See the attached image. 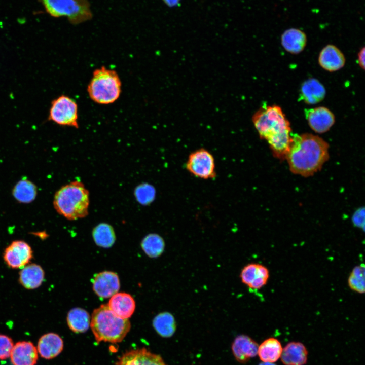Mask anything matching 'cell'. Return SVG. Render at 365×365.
Listing matches in <instances>:
<instances>
[{
	"label": "cell",
	"mask_w": 365,
	"mask_h": 365,
	"mask_svg": "<svg viewBox=\"0 0 365 365\" xmlns=\"http://www.w3.org/2000/svg\"><path fill=\"white\" fill-rule=\"evenodd\" d=\"M252 122L260 138L267 141L273 155L280 160L285 159L293 134L281 108L276 105L262 106L253 116Z\"/></svg>",
	"instance_id": "obj_1"
},
{
	"label": "cell",
	"mask_w": 365,
	"mask_h": 365,
	"mask_svg": "<svg viewBox=\"0 0 365 365\" xmlns=\"http://www.w3.org/2000/svg\"><path fill=\"white\" fill-rule=\"evenodd\" d=\"M328 143L317 135L293 134L292 143L285 158L290 170L304 177L312 175L328 160Z\"/></svg>",
	"instance_id": "obj_2"
},
{
	"label": "cell",
	"mask_w": 365,
	"mask_h": 365,
	"mask_svg": "<svg viewBox=\"0 0 365 365\" xmlns=\"http://www.w3.org/2000/svg\"><path fill=\"white\" fill-rule=\"evenodd\" d=\"M89 193L81 181L64 185L55 194L53 205L56 211L69 220H76L88 214Z\"/></svg>",
	"instance_id": "obj_3"
},
{
	"label": "cell",
	"mask_w": 365,
	"mask_h": 365,
	"mask_svg": "<svg viewBox=\"0 0 365 365\" xmlns=\"http://www.w3.org/2000/svg\"><path fill=\"white\" fill-rule=\"evenodd\" d=\"M90 325L97 342L113 343L121 342L131 327L128 319L116 315L107 304H102L94 309Z\"/></svg>",
	"instance_id": "obj_4"
},
{
	"label": "cell",
	"mask_w": 365,
	"mask_h": 365,
	"mask_svg": "<svg viewBox=\"0 0 365 365\" xmlns=\"http://www.w3.org/2000/svg\"><path fill=\"white\" fill-rule=\"evenodd\" d=\"M87 90L89 97L94 102L111 104L120 97L121 81L115 70L102 66L93 71Z\"/></svg>",
	"instance_id": "obj_5"
},
{
	"label": "cell",
	"mask_w": 365,
	"mask_h": 365,
	"mask_svg": "<svg viewBox=\"0 0 365 365\" xmlns=\"http://www.w3.org/2000/svg\"><path fill=\"white\" fill-rule=\"evenodd\" d=\"M47 11L52 16L66 17L73 24L92 19L93 14L88 0H42Z\"/></svg>",
	"instance_id": "obj_6"
},
{
	"label": "cell",
	"mask_w": 365,
	"mask_h": 365,
	"mask_svg": "<svg viewBox=\"0 0 365 365\" xmlns=\"http://www.w3.org/2000/svg\"><path fill=\"white\" fill-rule=\"evenodd\" d=\"M78 106L70 97L61 95L53 100L49 110L48 120L63 126L79 128Z\"/></svg>",
	"instance_id": "obj_7"
},
{
	"label": "cell",
	"mask_w": 365,
	"mask_h": 365,
	"mask_svg": "<svg viewBox=\"0 0 365 365\" xmlns=\"http://www.w3.org/2000/svg\"><path fill=\"white\" fill-rule=\"evenodd\" d=\"M186 167L191 174L201 179H212L216 175L214 158L210 152L203 148L189 155Z\"/></svg>",
	"instance_id": "obj_8"
},
{
	"label": "cell",
	"mask_w": 365,
	"mask_h": 365,
	"mask_svg": "<svg viewBox=\"0 0 365 365\" xmlns=\"http://www.w3.org/2000/svg\"><path fill=\"white\" fill-rule=\"evenodd\" d=\"M33 257L30 246L22 240L13 241L5 250L3 258L6 264L13 269L22 268Z\"/></svg>",
	"instance_id": "obj_9"
},
{
	"label": "cell",
	"mask_w": 365,
	"mask_h": 365,
	"mask_svg": "<svg viewBox=\"0 0 365 365\" xmlns=\"http://www.w3.org/2000/svg\"><path fill=\"white\" fill-rule=\"evenodd\" d=\"M270 276L268 269L262 264L249 263L241 270L240 278L241 282L249 288L259 289L267 283Z\"/></svg>",
	"instance_id": "obj_10"
},
{
	"label": "cell",
	"mask_w": 365,
	"mask_h": 365,
	"mask_svg": "<svg viewBox=\"0 0 365 365\" xmlns=\"http://www.w3.org/2000/svg\"><path fill=\"white\" fill-rule=\"evenodd\" d=\"M93 289L101 298H108L116 294L120 288L118 275L113 272L105 271L94 275L92 279Z\"/></svg>",
	"instance_id": "obj_11"
},
{
	"label": "cell",
	"mask_w": 365,
	"mask_h": 365,
	"mask_svg": "<svg viewBox=\"0 0 365 365\" xmlns=\"http://www.w3.org/2000/svg\"><path fill=\"white\" fill-rule=\"evenodd\" d=\"M305 113L310 127L316 133L326 132L335 122L334 114L324 106L306 110Z\"/></svg>",
	"instance_id": "obj_12"
},
{
	"label": "cell",
	"mask_w": 365,
	"mask_h": 365,
	"mask_svg": "<svg viewBox=\"0 0 365 365\" xmlns=\"http://www.w3.org/2000/svg\"><path fill=\"white\" fill-rule=\"evenodd\" d=\"M116 365H167L157 354L143 348L131 350L119 358Z\"/></svg>",
	"instance_id": "obj_13"
},
{
	"label": "cell",
	"mask_w": 365,
	"mask_h": 365,
	"mask_svg": "<svg viewBox=\"0 0 365 365\" xmlns=\"http://www.w3.org/2000/svg\"><path fill=\"white\" fill-rule=\"evenodd\" d=\"M258 347V344L250 337L241 335L234 339L232 351L236 360L244 363L257 355Z\"/></svg>",
	"instance_id": "obj_14"
},
{
	"label": "cell",
	"mask_w": 365,
	"mask_h": 365,
	"mask_svg": "<svg viewBox=\"0 0 365 365\" xmlns=\"http://www.w3.org/2000/svg\"><path fill=\"white\" fill-rule=\"evenodd\" d=\"M10 358L13 365H35L38 351L31 342H18L13 346Z\"/></svg>",
	"instance_id": "obj_15"
},
{
	"label": "cell",
	"mask_w": 365,
	"mask_h": 365,
	"mask_svg": "<svg viewBox=\"0 0 365 365\" xmlns=\"http://www.w3.org/2000/svg\"><path fill=\"white\" fill-rule=\"evenodd\" d=\"M318 63L324 69L330 72L341 69L345 64V58L343 53L336 46L329 44L320 51Z\"/></svg>",
	"instance_id": "obj_16"
},
{
	"label": "cell",
	"mask_w": 365,
	"mask_h": 365,
	"mask_svg": "<svg viewBox=\"0 0 365 365\" xmlns=\"http://www.w3.org/2000/svg\"><path fill=\"white\" fill-rule=\"evenodd\" d=\"M107 305L116 315L123 319L130 317L135 309L133 298L125 293H117L112 296Z\"/></svg>",
	"instance_id": "obj_17"
},
{
	"label": "cell",
	"mask_w": 365,
	"mask_h": 365,
	"mask_svg": "<svg viewBox=\"0 0 365 365\" xmlns=\"http://www.w3.org/2000/svg\"><path fill=\"white\" fill-rule=\"evenodd\" d=\"M308 355V350L303 343L293 341L283 348L280 358L284 365H305Z\"/></svg>",
	"instance_id": "obj_18"
},
{
	"label": "cell",
	"mask_w": 365,
	"mask_h": 365,
	"mask_svg": "<svg viewBox=\"0 0 365 365\" xmlns=\"http://www.w3.org/2000/svg\"><path fill=\"white\" fill-rule=\"evenodd\" d=\"M325 94L324 86L317 79L309 78L302 84L299 97L307 104H315L321 102Z\"/></svg>",
	"instance_id": "obj_19"
},
{
	"label": "cell",
	"mask_w": 365,
	"mask_h": 365,
	"mask_svg": "<svg viewBox=\"0 0 365 365\" xmlns=\"http://www.w3.org/2000/svg\"><path fill=\"white\" fill-rule=\"evenodd\" d=\"M63 342L61 338L54 333L43 335L38 343V351L44 358L50 359L59 354L63 350Z\"/></svg>",
	"instance_id": "obj_20"
},
{
	"label": "cell",
	"mask_w": 365,
	"mask_h": 365,
	"mask_svg": "<svg viewBox=\"0 0 365 365\" xmlns=\"http://www.w3.org/2000/svg\"><path fill=\"white\" fill-rule=\"evenodd\" d=\"M307 41L305 33L296 28L285 30L281 36V43L283 48L294 54H299L304 49Z\"/></svg>",
	"instance_id": "obj_21"
},
{
	"label": "cell",
	"mask_w": 365,
	"mask_h": 365,
	"mask_svg": "<svg viewBox=\"0 0 365 365\" xmlns=\"http://www.w3.org/2000/svg\"><path fill=\"white\" fill-rule=\"evenodd\" d=\"M44 277V271L41 266L33 263L22 268L19 272V281L24 288L33 289L42 284Z\"/></svg>",
	"instance_id": "obj_22"
},
{
	"label": "cell",
	"mask_w": 365,
	"mask_h": 365,
	"mask_svg": "<svg viewBox=\"0 0 365 365\" xmlns=\"http://www.w3.org/2000/svg\"><path fill=\"white\" fill-rule=\"evenodd\" d=\"M282 349L281 342L276 338L270 337L259 346L257 355L262 362L275 363L280 359Z\"/></svg>",
	"instance_id": "obj_23"
},
{
	"label": "cell",
	"mask_w": 365,
	"mask_h": 365,
	"mask_svg": "<svg viewBox=\"0 0 365 365\" xmlns=\"http://www.w3.org/2000/svg\"><path fill=\"white\" fill-rule=\"evenodd\" d=\"M90 316L85 310L81 308L71 309L67 315L69 328L76 333L85 332L90 325Z\"/></svg>",
	"instance_id": "obj_24"
},
{
	"label": "cell",
	"mask_w": 365,
	"mask_h": 365,
	"mask_svg": "<svg viewBox=\"0 0 365 365\" xmlns=\"http://www.w3.org/2000/svg\"><path fill=\"white\" fill-rule=\"evenodd\" d=\"M153 325L161 337L169 338L173 335L176 330V322L174 316L168 312L157 315L153 320Z\"/></svg>",
	"instance_id": "obj_25"
},
{
	"label": "cell",
	"mask_w": 365,
	"mask_h": 365,
	"mask_svg": "<svg viewBox=\"0 0 365 365\" xmlns=\"http://www.w3.org/2000/svg\"><path fill=\"white\" fill-rule=\"evenodd\" d=\"M92 236L96 244L103 248L111 247L116 240L113 227L105 223H100L94 228Z\"/></svg>",
	"instance_id": "obj_26"
},
{
	"label": "cell",
	"mask_w": 365,
	"mask_h": 365,
	"mask_svg": "<svg viewBox=\"0 0 365 365\" xmlns=\"http://www.w3.org/2000/svg\"><path fill=\"white\" fill-rule=\"evenodd\" d=\"M141 246L148 256L155 258L159 257L163 252L165 242L159 235L152 233L147 235L143 239Z\"/></svg>",
	"instance_id": "obj_27"
},
{
	"label": "cell",
	"mask_w": 365,
	"mask_h": 365,
	"mask_svg": "<svg viewBox=\"0 0 365 365\" xmlns=\"http://www.w3.org/2000/svg\"><path fill=\"white\" fill-rule=\"evenodd\" d=\"M36 186L31 181L23 179L19 181L13 190V195L17 200L21 203H29L36 195Z\"/></svg>",
	"instance_id": "obj_28"
},
{
	"label": "cell",
	"mask_w": 365,
	"mask_h": 365,
	"mask_svg": "<svg viewBox=\"0 0 365 365\" xmlns=\"http://www.w3.org/2000/svg\"><path fill=\"white\" fill-rule=\"evenodd\" d=\"M364 283V266L360 265L354 267L348 279L349 288L355 292L362 294L365 291Z\"/></svg>",
	"instance_id": "obj_29"
},
{
	"label": "cell",
	"mask_w": 365,
	"mask_h": 365,
	"mask_svg": "<svg viewBox=\"0 0 365 365\" xmlns=\"http://www.w3.org/2000/svg\"><path fill=\"white\" fill-rule=\"evenodd\" d=\"M155 194L154 188L147 183L140 184L134 191V195L137 201L142 205H148L152 202L155 199Z\"/></svg>",
	"instance_id": "obj_30"
},
{
	"label": "cell",
	"mask_w": 365,
	"mask_h": 365,
	"mask_svg": "<svg viewBox=\"0 0 365 365\" xmlns=\"http://www.w3.org/2000/svg\"><path fill=\"white\" fill-rule=\"evenodd\" d=\"M14 344L9 337L0 334V359L4 360L10 357Z\"/></svg>",
	"instance_id": "obj_31"
},
{
	"label": "cell",
	"mask_w": 365,
	"mask_h": 365,
	"mask_svg": "<svg viewBox=\"0 0 365 365\" xmlns=\"http://www.w3.org/2000/svg\"><path fill=\"white\" fill-rule=\"evenodd\" d=\"M353 224L358 228H364V208L360 207L353 213L352 217Z\"/></svg>",
	"instance_id": "obj_32"
},
{
	"label": "cell",
	"mask_w": 365,
	"mask_h": 365,
	"mask_svg": "<svg viewBox=\"0 0 365 365\" xmlns=\"http://www.w3.org/2000/svg\"><path fill=\"white\" fill-rule=\"evenodd\" d=\"M364 47H362L358 53V63L360 67L364 69Z\"/></svg>",
	"instance_id": "obj_33"
},
{
	"label": "cell",
	"mask_w": 365,
	"mask_h": 365,
	"mask_svg": "<svg viewBox=\"0 0 365 365\" xmlns=\"http://www.w3.org/2000/svg\"><path fill=\"white\" fill-rule=\"evenodd\" d=\"M169 7H175L177 6L181 0H162Z\"/></svg>",
	"instance_id": "obj_34"
},
{
	"label": "cell",
	"mask_w": 365,
	"mask_h": 365,
	"mask_svg": "<svg viewBox=\"0 0 365 365\" xmlns=\"http://www.w3.org/2000/svg\"><path fill=\"white\" fill-rule=\"evenodd\" d=\"M259 365H276L274 363L262 362Z\"/></svg>",
	"instance_id": "obj_35"
}]
</instances>
